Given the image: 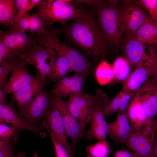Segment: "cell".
Returning a JSON list of instances; mask_svg holds the SVG:
<instances>
[{
	"label": "cell",
	"mask_w": 157,
	"mask_h": 157,
	"mask_svg": "<svg viewBox=\"0 0 157 157\" xmlns=\"http://www.w3.org/2000/svg\"><path fill=\"white\" fill-rule=\"evenodd\" d=\"M94 13L91 10L84 9L78 17L60 30L69 41L94 60H99L105 58L109 46Z\"/></svg>",
	"instance_id": "cell-1"
},
{
	"label": "cell",
	"mask_w": 157,
	"mask_h": 157,
	"mask_svg": "<svg viewBox=\"0 0 157 157\" xmlns=\"http://www.w3.org/2000/svg\"><path fill=\"white\" fill-rule=\"evenodd\" d=\"M118 2L100 0L95 8L97 23L109 46L113 48L120 47L124 33L121 6Z\"/></svg>",
	"instance_id": "cell-2"
},
{
	"label": "cell",
	"mask_w": 157,
	"mask_h": 157,
	"mask_svg": "<svg viewBox=\"0 0 157 157\" xmlns=\"http://www.w3.org/2000/svg\"><path fill=\"white\" fill-rule=\"evenodd\" d=\"M60 34V29L47 27L44 35H38V44L66 58L72 71L88 76L92 68L90 62L77 50L60 40L58 36Z\"/></svg>",
	"instance_id": "cell-3"
},
{
	"label": "cell",
	"mask_w": 157,
	"mask_h": 157,
	"mask_svg": "<svg viewBox=\"0 0 157 157\" xmlns=\"http://www.w3.org/2000/svg\"><path fill=\"white\" fill-rule=\"evenodd\" d=\"M35 8L47 27L54 22L64 24L69 20L73 21L84 9L76 8L72 2L67 3L62 0H42Z\"/></svg>",
	"instance_id": "cell-4"
},
{
	"label": "cell",
	"mask_w": 157,
	"mask_h": 157,
	"mask_svg": "<svg viewBox=\"0 0 157 157\" xmlns=\"http://www.w3.org/2000/svg\"><path fill=\"white\" fill-rule=\"evenodd\" d=\"M121 46L123 53L131 67H151L157 66V55L153 49L147 52L148 46L133 36H125Z\"/></svg>",
	"instance_id": "cell-5"
},
{
	"label": "cell",
	"mask_w": 157,
	"mask_h": 157,
	"mask_svg": "<svg viewBox=\"0 0 157 157\" xmlns=\"http://www.w3.org/2000/svg\"><path fill=\"white\" fill-rule=\"evenodd\" d=\"M102 91L98 90L94 94H91L83 91L70 96L66 102L69 111L85 128L90 123L93 110Z\"/></svg>",
	"instance_id": "cell-6"
},
{
	"label": "cell",
	"mask_w": 157,
	"mask_h": 157,
	"mask_svg": "<svg viewBox=\"0 0 157 157\" xmlns=\"http://www.w3.org/2000/svg\"><path fill=\"white\" fill-rule=\"evenodd\" d=\"M56 57L57 54L54 52L37 43L20 57L18 62L33 65L38 70L42 78L45 80V77L49 73Z\"/></svg>",
	"instance_id": "cell-7"
},
{
	"label": "cell",
	"mask_w": 157,
	"mask_h": 157,
	"mask_svg": "<svg viewBox=\"0 0 157 157\" xmlns=\"http://www.w3.org/2000/svg\"><path fill=\"white\" fill-rule=\"evenodd\" d=\"M121 6L125 36L133 35L151 19L144 8L136 1H123Z\"/></svg>",
	"instance_id": "cell-8"
},
{
	"label": "cell",
	"mask_w": 157,
	"mask_h": 157,
	"mask_svg": "<svg viewBox=\"0 0 157 157\" xmlns=\"http://www.w3.org/2000/svg\"><path fill=\"white\" fill-rule=\"evenodd\" d=\"M50 103L60 113L67 137L70 139V145L75 151L76 147L78 142L85 136V128L70 113L67 106L66 102L62 99L50 97Z\"/></svg>",
	"instance_id": "cell-9"
},
{
	"label": "cell",
	"mask_w": 157,
	"mask_h": 157,
	"mask_svg": "<svg viewBox=\"0 0 157 157\" xmlns=\"http://www.w3.org/2000/svg\"><path fill=\"white\" fill-rule=\"evenodd\" d=\"M50 105V97L46 90H42L28 104L19 108V115L24 121L37 125L44 118Z\"/></svg>",
	"instance_id": "cell-10"
},
{
	"label": "cell",
	"mask_w": 157,
	"mask_h": 157,
	"mask_svg": "<svg viewBox=\"0 0 157 157\" xmlns=\"http://www.w3.org/2000/svg\"><path fill=\"white\" fill-rule=\"evenodd\" d=\"M38 35L35 33L17 32L8 34L2 30L0 32V41L8 48L10 57H20L29 49L38 43Z\"/></svg>",
	"instance_id": "cell-11"
},
{
	"label": "cell",
	"mask_w": 157,
	"mask_h": 157,
	"mask_svg": "<svg viewBox=\"0 0 157 157\" xmlns=\"http://www.w3.org/2000/svg\"><path fill=\"white\" fill-rule=\"evenodd\" d=\"M109 101L108 97L103 92L93 110L90 128L85 131V136L86 138L89 139L95 138L100 141L106 140L108 134V124L104 119L102 109Z\"/></svg>",
	"instance_id": "cell-12"
},
{
	"label": "cell",
	"mask_w": 157,
	"mask_h": 157,
	"mask_svg": "<svg viewBox=\"0 0 157 157\" xmlns=\"http://www.w3.org/2000/svg\"><path fill=\"white\" fill-rule=\"evenodd\" d=\"M15 102L12 100L6 105H0V122L8 123L21 131L26 130L42 138H45L47 133L43 124L38 126L29 124L23 120L18 114L14 106Z\"/></svg>",
	"instance_id": "cell-13"
},
{
	"label": "cell",
	"mask_w": 157,
	"mask_h": 157,
	"mask_svg": "<svg viewBox=\"0 0 157 157\" xmlns=\"http://www.w3.org/2000/svg\"><path fill=\"white\" fill-rule=\"evenodd\" d=\"M137 93L147 116L144 129L150 130L152 128L154 118L157 114V84L152 79H148Z\"/></svg>",
	"instance_id": "cell-14"
},
{
	"label": "cell",
	"mask_w": 157,
	"mask_h": 157,
	"mask_svg": "<svg viewBox=\"0 0 157 157\" xmlns=\"http://www.w3.org/2000/svg\"><path fill=\"white\" fill-rule=\"evenodd\" d=\"M44 119L50 131L57 141L65 149L70 157H74L75 153L67 140L65 129L61 115L52 104L47 110Z\"/></svg>",
	"instance_id": "cell-15"
},
{
	"label": "cell",
	"mask_w": 157,
	"mask_h": 157,
	"mask_svg": "<svg viewBox=\"0 0 157 157\" xmlns=\"http://www.w3.org/2000/svg\"><path fill=\"white\" fill-rule=\"evenodd\" d=\"M87 76L75 73L72 76L59 79L51 90L50 97L62 99L83 91L84 83Z\"/></svg>",
	"instance_id": "cell-16"
},
{
	"label": "cell",
	"mask_w": 157,
	"mask_h": 157,
	"mask_svg": "<svg viewBox=\"0 0 157 157\" xmlns=\"http://www.w3.org/2000/svg\"><path fill=\"white\" fill-rule=\"evenodd\" d=\"M155 137L144 134L141 129L131 133L123 144L138 157H153Z\"/></svg>",
	"instance_id": "cell-17"
},
{
	"label": "cell",
	"mask_w": 157,
	"mask_h": 157,
	"mask_svg": "<svg viewBox=\"0 0 157 157\" xmlns=\"http://www.w3.org/2000/svg\"><path fill=\"white\" fill-rule=\"evenodd\" d=\"M35 78L30 74L29 69L26 65L20 64L17 62L4 86L3 92L5 95L16 92L33 81Z\"/></svg>",
	"instance_id": "cell-18"
},
{
	"label": "cell",
	"mask_w": 157,
	"mask_h": 157,
	"mask_svg": "<svg viewBox=\"0 0 157 157\" xmlns=\"http://www.w3.org/2000/svg\"><path fill=\"white\" fill-rule=\"evenodd\" d=\"M33 81L12 94L11 99L16 103L17 108L27 105L47 85V82L42 78L39 72Z\"/></svg>",
	"instance_id": "cell-19"
},
{
	"label": "cell",
	"mask_w": 157,
	"mask_h": 157,
	"mask_svg": "<svg viewBox=\"0 0 157 157\" xmlns=\"http://www.w3.org/2000/svg\"><path fill=\"white\" fill-rule=\"evenodd\" d=\"M157 72V66L137 67L123 83L122 90L125 92H137L148 78Z\"/></svg>",
	"instance_id": "cell-20"
},
{
	"label": "cell",
	"mask_w": 157,
	"mask_h": 157,
	"mask_svg": "<svg viewBox=\"0 0 157 157\" xmlns=\"http://www.w3.org/2000/svg\"><path fill=\"white\" fill-rule=\"evenodd\" d=\"M126 110L117 113L116 119L108 124V134L111 139L117 144L123 143L131 132Z\"/></svg>",
	"instance_id": "cell-21"
},
{
	"label": "cell",
	"mask_w": 157,
	"mask_h": 157,
	"mask_svg": "<svg viewBox=\"0 0 157 157\" xmlns=\"http://www.w3.org/2000/svg\"><path fill=\"white\" fill-rule=\"evenodd\" d=\"M133 36L157 53V22L149 19Z\"/></svg>",
	"instance_id": "cell-22"
},
{
	"label": "cell",
	"mask_w": 157,
	"mask_h": 157,
	"mask_svg": "<svg viewBox=\"0 0 157 157\" xmlns=\"http://www.w3.org/2000/svg\"><path fill=\"white\" fill-rule=\"evenodd\" d=\"M69 62L64 57L57 55L51 69L47 77L51 81H55L63 77L72 72Z\"/></svg>",
	"instance_id": "cell-23"
},
{
	"label": "cell",
	"mask_w": 157,
	"mask_h": 157,
	"mask_svg": "<svg viewBox=\"0 0 157 157\" xmlns=\"http://www.w3.org/2000/svg\"><path fill=\"white\" fill-rule=\"evenodd\" d=\"M17 15L14 0H0V23L11 26Z\"/></svg>",
	"instance_id": "cell-24"
},
{
	"label": "cell",
	"mask_w": 157,
	"mask_h": 157,
	"mask_svg": "<svg viewBox=\"0 0 157 157\" xmlns=\"http://www.w3.org/2000/svg\"><path fill=\"white\" fill-rule=\"evenodd\" d=\"M98 83L104 85L110 83L114 79V74L112 65L103 60L97 67L95 72Z\"/></svg>",
	"instance_id": "cell-25"
},
{
	"label": "cell",
	"mask_w": 157,
	"mask_h": 157,
	"mask_svg": "<svg viewBox=\"0 0 157 157\" xmlns=\"http://www.w3.org/2000/svg\"><path fill=\"white\" fill-rule=\"evenodd\" d=\"M112 66L114 74V81L124 83L130 73L131 66L129 61L125 57H119L113 61Z\"/></svg>",
	"instance_id": "cell-26"
},
{
	"label": "cell",
	"mask_w": 157,
	"mask_h": 157,
	"mask_svg": "<svg viewBox=\"0 0 157 157\" xmlns=\"http://www.w3.org/2000/svg\"><path fill=\"white\" fill-rule=\"evenodd\" d=\"M85 152L86 157H108L111 151L106 140L87 146Z\"/></svg>",
	"instance_id": "cell-27"
},
{
	"label": "cell",
	"mask_w": 157,
	"mask_h": 157,
	"mask_svg": "<svg viewBox=\"0 0 157 157\" xmlns=\"http://www.w3.org/2000/svg\"><path fill=\"white\" fill-rule=\"evenodd\" d=\"M19 58L11 56L0 62V89L3 90L7 77L12 71Z\"/></svg>",
	"instance_id": "cell-28"
},
{
	"label": "cell",
	"mask_w": 157,
	"mask_h": 157,
	"mask_svg": "<svg viewBox=\"0 0 157 157\" xmlns=\"http://www.w3.org/2000/svg\"><path fill=\"white\" fill-rule=\"evenodd\" d=\"M142 108L140 97L136 93L125 110L128 117L131 122V127L135 122Z\"/></svg>",
	"instance_id": "cell-29"
},
{
	"label": "cell",
	"mask_w": 157,
	"mask_h": 157,
	"mask_svg": "<svg viewBox=\"0 0 157 157\" xmlns=\"http://www.w3.org/2000/svg\"><path fill=\"white\" fill-rule=\"evenodd\" d=\"M29 15L24 14L16 20L13 24L5 32L11 34L17 32L26 33L29 31Z\"/></svg>",
	"instance_id": "cell-30"
},
{
	"label": "cell",
	"mask_w": 157,
	"mask_h": 157,
	"mask_svg": "<svg viewBox=\"0 0 157 157\" xmlns=\"http://www.w3.org/2000/svg\"><path fill=\"white\" fill-rule=\"evenodd\" d=\"M30 32L43 35L46 33L47 28L41 17L37 13L29 15Z\"/></svg>",
	"instance_id": "cell-31"
},
{
	"label": "cell",
	"mask_w": 157,
	"mask_h": 157,
	"mask_svg": "<svg viewBox=\"0 0 157 157\" xmlns=\"http://www.w3.org/2000/svg\"><path fill=\"white\" fill-rule=\"evenodd\" d=\"M123 93L121 90L103 107V112L104 117L108 118L113 114L118 113L120 100Z\"/></svg>",
	"instance_id": "cell-32"
},
{
	"label": "cell",
	"mask_w": 157,
	"mask_h": 157,
	"mask_svg": "<svg viewBox=\"0 0 157 157\" xmlns=\"http://www.w3.org/2000/svg\"><path fill=\"white\" fill-rule=\"evenodd\" d=\"M18 140L0 139V157H16L13 150Z\"/></svg>",
	"instance_id": "cell-33"
},
{
	"label": "cell",
	"mask_w": 157,
	"mask_h": 157,
	"mask_svg": "<svg viewBox=\"0 0 157 157\" xmlns=\"http://www.w3.org/2000/svg\"><path fill=\"white\" fill-rule=\"evenodd\" d=\"M21 131L13 126H9L4 123L0 124V138L18 140V135Z\"/></svg>",
	"instance_id": "cell-34"
},
{
	"label": "cell",
	"mask_w": 157,
	"mask_h": 157,
	"mask_svg": "<svg viewBox=\"0 0 157 157\" xmlns=\"http://www.w3.org/2000/svg\"><path fill=\"white\" fill-rule=\"evenodd\" d=\"M136 1L148 11L152 20L156 22L157 0H140Z\"/></svg>",
	"instance_id": "cell-35"
},
{
	"label": "cell",
	"mask_w": 157,
	"mask_h": 157,
	"mask_svg": "<svg viewBox=\"0 0 157 157\" xmlns=\"http://www.w3.org/2000/svg\"><path fill=\"white\" fill-rule=\"evenodd\" d=\"M44 126L45 129L48 132L51 138L56 157H70L65 149L57 141L50 131L48 124L45 123Z\"/></svg>",
	"instance_id": "cell-36"
},
{
	"label": "cell",
	"mask_w": 157,
	"mask_h": 157,
	"mask_svg": "<svg viewBox=\"0 0 157 157\" xmlns=\"http://www.w3.org/2000/svg\"><path fill=\"white\" fill-rule=\"evenodd\" d=\"M123 92L120 100L119 107L117 113L123 112L126 110L129 104V103L130 100L137 92H125L123 91Z\"/></svg>",
	"instance_id": "cell-37"
},
{
	"label": "cell",
	"mask_w": 157,
	"mask_h": 157,
	"mask_svg": "<svg viewBox=\"0 0 157 157\" xmlns=\"http://www.w3.org/2000/svg\"><path fill=\"white\" fill-rule=\"evenodd\" d=\"M14 0L17 12L15 22L21 16L22 13L27 6L29 0Z\"/></svg>",
	"instance_id": "cell-38"
},
{
	"label": "cell",
	"mask_w": 157,
	"mask_h": 157,
	"mask_svg": "<svg viewBox=\"0 0 157 157\" xmlns=\"http://www.w3.org/2000/svg\"><path fill=\"white\" fill-rule=\"evenodd\" d=\"M10 57L8 49L1 41H0V62L5 58Z\"/></svg>",
	"instance_id": "cell-39"
},
{
	"label": "cell",
	"mask_w": 157,
	"mask_h": 157,
	"mask_svg": "<svg viewBox=\"0 0 157 157\" xmlns=\"http://www.w3.org/2000/svg\"><path fill=\"white\" fill-rule=\"evenodd\" d=\"M100 0H73V3L75 6L77 5H81L85 3L88 5L91 8H95Z\"/></svg>",
	"instance_id": "cell-40"
},
{
	"label": "cell",
	"mask_w": 157,
	"mask_h": 157,
	"mask_svg": "<svg viewBox=\"0 0 157 157\" xmlns=\"http://www.w3.org/2000/svg\"><path fill=\"white\" fill-rule=\"evenodd\" d=\"M132 154L126 150H119L115 151L114 157H130Z\"/></svg>",
	"instance_id": "cell-41"
},
{
	"label": "cell",
	"mask_w": 157,
	"mask_h": 157,
	"mask_svg": "<svg viewBox=\"0 0 157 157\" xmlns=\"http://www.w3.org/2000/svg\"><path fill=\"white\" fill-rule=\"evenodd\" d=\"M5 96L3 92V90L0 89V105H6L8 104Z\"/></svg>",
	"instance_id": "cell-42"
},
{
	"label": "cell",
	"mask_w": 157,
	"mask_h": 157,
	"mask_svg": "<svg viewBox=\"0 0 157 157\" xmlns=\"http://www.w3.org/2000/svg\"><path fill=\"white\" fill-rule=\"evenodd\" d=\"M153 157H157V137L156 136L154 142Z\"/></svg>",
	"instance_id": "cell-43"
},
{
	"label": "cell",
	"mask_w": 157,
	"mask_h": 157,
	"mask_svg": "<svg viewBox=\"0 0 157 157\" xmlns=\"http://www.w3.org/2000/svg\"><path fill=\"white\" fill-rule=\"evenodd\" d=\"M153 131L154 134H156V133L157 131V117L156 119L154 120L153 126Z\"/></svg>",
	"instance_id": "cell-44"
},
{
	"label": "cell",
	"mask_w": 157,
	"mask_h": 157,
	"mask_svg": "<svg viewBox=\"0 0 157 157\" xmlns=\"http://www.w3.org/2000/svg\"><path fill=\"white\" fill-rule=\"evenodd\" d=\"M33 157H39L38 154L36 152H34L33 154Z\"/></svg>",
	"instance_id": "cell-45"
},
{
	"label": "cell",
	"mask_w": 157,
	"mask_h": 157,
	"mask_svg": "<svg viewBox=\"0 0 157 157\" xmlns=\"http://www.w3.org/2000/svg\"><path fill=\"white\" fill-rule=\"evenodd\" d=\"M157 22V15H156V22Z\"/></svg>",
	"instance_id": "cell-46"
},
{
	"label": "cell",
	"mask_w": 157,
	"mask_h": 157,
	"mask_svg": "<svg viewBox=\"0 0 157 157\" xmlns=\"http://www.w3.org/2000/svg\"></svg>",
	"instance_id": "cell-47"
}]
</instances>
